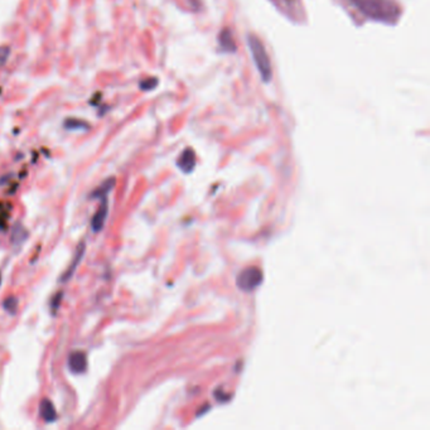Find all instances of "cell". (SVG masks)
<instances>
[{"label": "cell", "instance_id": "cell-1", "mask_svg": "<svg viewBox=\"0 0 430 430\" xmlns=\"http://www.w3.org/2000/svg\"><path fill=\"white\" fill-rule=\"evenodd\" d=\"M351 3L369 18L384 23H395L400 9L392 0H351Z\"/></svg>", "mask_w": 430, "mask_h": 430}, {"label": "cell", "instance_id": "cell-2", "mask_svg": "<svg viewBox=\"0 0 430 430\" xmlns=\"http://www.w3.org/2000/svg\"><path fill=\"white\" fill-rule=\"evenodd\" d=\"M247 44L250 47V51L252 53V58L255 61L256 67L259 69L260 76H262L263 81L269 82L272 79V64H270L269 56L267 53L264 44L262 43L259 38L253 34H248L247 36Z\"/></svg>", "mask_w": 430, "mask_h": 430}, {"label": "cell", "instance_id": "cell-3", "mask_svg": "<svg viewBox=\"0 0 430 430\" xmlns=\"http://www.w3.org/2000/svg\"><path fill=\"white\" fill-rule=\"evenodd\" d=\"M262 282V273L257 269L252 268V269H247L240 275L237 280V285L242 290H252L253 288Z\"/></svg>", "mask_w": 430, "mask_h": 430}, {"label": "cell", "instance_id": "cell-4", "mask_svg": "<svg viewBox=\"0 0 430 430\" xmlns=\"http://www.w3.org/2000/svg\"><path fill=\"white\" fill-rule=\"evenodd\" d=\"M68 369L73 374H83L88 369V357L83 352L74 351L68 357Z\"/></svg>", "mask_w": 430, "mask_h": 430}, {"label": "cell", "instance_id": "cell-5", "mask_svg": "<svg viewBox=\"0 0 430 430\" xmlns=\"http://www.w3.org/2000/svg\"><path fill=\"white\" fill-rule=\"evenodd\" d=\"M84 250H86V243L84 242H81L78 246H77L76 251H74V255H73V259H72L71 265H69L68 269L66 270V273L62 275V278H61L62 282H67V280L71 279L72 275H73L74 272H76L77 267H78L79 263H81L82 257H83Z\"/></svg>", "mask_w": 430, "mask_h": 430}, {"label": "cell", "instance_id": "cell-6", "mask_svg": "<svg viewBox=\"0 0 430 430\" xmlns=\"http://www.w3.org/2000/svg\"><path fill=\"white\" fill-rule=\"evenodd\" d=\"M108 213H109L108 200H106V198H103V203H101L98 212L94 215L93 221H91V226H93V230L95 231V232H100V231L104 228V226H105V222H106V218H108Z\"/></svg>", "mask_w": 430, "mask_h": 430}, {"label": "cell", "instance_id": "cell-7", "mask_svg": "<svg viewBox=\"0 0 430 430\" xmlns=\"http://www.w3.org/2000/svg\"><path fill=\"white\" fill-rule=\"evenodd\" d=\"M39 412L46 422H52L57 419V412L54 405L48 399H43L39 405Z\"/></svg>", "mask_w": 430, "mask_h": 430}, {"label": "cell", "instance_id": "cell-8", "mask_svg": "<svg viewBox=\"0 0 430 430\" xmlns=\"http://www.w3.org/2000/svg\"><path fill=\"white\" fill-rule=\"evenodd\" d=\"M195 163H196L195 153H193V150H191V149L185 150V153L181 155L180 160H178V165H180L181 169H183L185 171L192 170V168L195 166Z\"/></svg>", "mask_w": 430, "mask_h": 430}, {"label": "cell", "instance_id": "cell-9", "mask_svg": "<svg viewBox=\"0 0 430 430\" xmlns=\"http://www.w3.org/2000/svg\"><path fill=\"white\" fill-rule=\"evenodd\" d=\"M116 185V180L115 177H110L108 178V180L105 181V182L103 183V185H100L98 187V190L94 192V197H98V198H106L108 197L109 193L111 192V191L114 190V187H115Z\"/></svg>", "mask_w": 430, "mask_h": 430}, {"label": "cell", "instance_id": "cell-10", "mask_svg": "<svg viewBox=\"0 0 430 430\" xmlns=\"http://www.w3.org/2000/svg\"><path fill=\"white\" fill-rule=\"evenodd\" d=\"M220 44H221V47H222V48L225 49V51L233 52L236 49L235 43H233L232 34H231V32L228 31V29H223V31L221 32V34H220Z\"/></svg>", "mask_w": 430, "mask_h": 430}, {"label": "cell", "instance_id": "cell-11", "mask_svg": "<svg viewBox=\"0 0 430 430\" xmlns=\"http://www.w3.org/2000/svg\"><path fill=\"white\" fill-rule=\"evenodd\" d=\"M27 231L24 230L23 226L16 225L13 228V233H12V241H13L14 245H19L22 243V241H24L27 238Z\"/></svg>", "mask_w": 430, "mask_h": 430}, {"label": "cell", "instance_id": "cell-12", "mask_svg": "<svg viewBox=\"0 0 430 430\" xmlns=\"http://www.w3.org/2000/svg\"><path fill=\"white\" fill-rule=\"evenodd\" d=\"M17 307H18V300H17L16 298H8V299L4 302V308H6L9 313H16Z\"/></svg>", "mask_w": 430, "mask_h": 430}, {"label": "cell", "instance_id": "cell-13", "mask_svg": "<svg viewBox=\"0 0 430 430\" xmlns=\"http://www.w3.org/2000/svg\"><path fill=\"white\" fill-rule=\"evenodd\" d=\"M9 54H11V48L8 46L0 47V67L6 64L7 59L9 58Z\"/></svg>", "mask_w": 430, "mask_h": 430}, {"label": "cell", "instance_id": "cell-14", "mask_svg": "<svg viewBox=\"0 0 430 430\" xmlns=\"http://www.w3.org/2000/svg\"><path fill=\"white\" fill-rule=\"evenodd\" d=\"M151 81H153V78L146 79V81H144L143 83H141V89H143V90H151V89L155 88L156 83H158V81H154L153 83H150Z\"/></svg>", "mask_w": 430, "mask_h": 430}, {"label": "cell", "instance_id": "cell-15", "mask_svg": "<svg viewBox=\"0 0 430 430\" xmlns=\"http://www.w3.org/2000/svg\"><path fill=\"white\" fill-rule=\"evenodd\" d=\"M59 295H61V294H57V295H56V298H54V299H56V300H54V305H53V309H54V310H56L57 308H58V303H59V299H58V298H59Z\"/></svg>", "mask_w": 430, "mask_h": 430}, {"label": "cell", "instance_id": "cell-16", "mask_svg": "<svg viewBox=\"0 0 430 430\" xmlns=\"http://www.w3.org/2000/svg\"><path fill=\"white\" fill-rule=\"evenodd\" d=\"M0 279H2V278H0Z\"/></svg>", "mask_w": 430, "mask_h": 430}]
</instances>
